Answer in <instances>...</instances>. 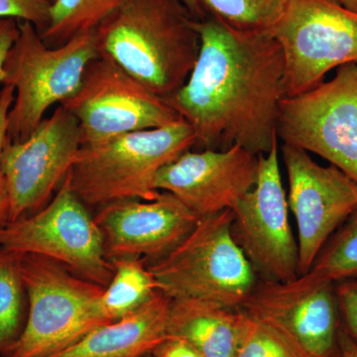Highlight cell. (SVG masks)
<instances>
[{"label": "cell", "instance_id": "cell-21", "mask_svg": "<svg viewBox=\"0 0 357 357\" xmlns=\"http://www.w3.org/2000/svg\"><path fill=\"white\" fill-rule=\"evenodd\" d=\"M27 293L20 255L0 248V357H8L24 330Z\"/></svg>", "mask_w": 357, "mask_h": 357}, {"label": "cell", "instance_id": "cell-1", "mask_svg": "<svg viewBox=\"0 0 357 357\" xmlns=\"http://www.w3.org/2000/svg\"><path fill=\"white\" fill-rule=\"evenodd\" d=\"M196 65L166 102L192 126L199 150L234 145L268 154L278 141L277 121L287 96L285 59L273 33L244 32L206 16Z\"/></svg>", "mask_w": 357, "mask_h": 357}, {"label": "cell", "instance_id": "cell-3", "mask_svg": "<svg viewBox=\"0 0 357 357\" xmlns=\"http://www.w3.org/2000/svg\"><path fill=\"white\" fill-rule=\"evenodd\" d=\"M197 135L185 119L164 128L135 131L82 146L67 177L86 206L153 198L157 174L196 146Z\"/></svg>", "mask_w": 357, "mask_h": 357}, {"label": "cell", "instance_id": "cell-12", "mask_svg": "<svg viewBox=\"0 0 357 357\" xmlns=\"http://www.w3.org/2000/svg\"><path fill=\"white\" fill-rule=\"evenodd\" d=\"M278 141L259 155L257 181L232 210L231 234L265 280L286 282L299 276V248L289 220V204L279 166Z\"/></svg>", "mask_w": 357, "mask_h": 357}, {"label": "cell", "instance_id": "cell-30", "mask_svg": "<svg viewBox=\"0 0 357 357\" xmlns=\"http://www.w3.org/2000/svg\"><path fill=\"white\" fill-rule=\"evenodd\" d=\"M340 357H357V344L342 328L340 332Z\"/></svg>", "mask_w": 357, "mask_h": 357}, {"label": "cell", "instance_id": "cell-26", "mask_svg": "<svg viewBox=\"0 0 357 357\" xmlns=\"http://www.w3.org/2000/svg\"><path fill=\"white\" fill-rule=\"evenodd\" d=\"M14 96L15 91L13 86H4L0 91V227L9 222V196L2 168V151L7 139V116Z\"/></svg>", "mask_w": 357, "mask_h": 357}, {"label": "cell", "instance_id": "cell-22", "mask_svg": "<svg viewBox=\"0 0 357 357\" xmlns=\"http://www.w3.org/2000/svg\"><path fill=\"white\" fill-rule=\"evenodd\" d=\"M204 14L244 32L273 33L288 0H199Z\"/></svg>", "mask_w": 357, "mask_h": 357}, {"label": "cell", "instance_id": "cell-8", "mask_svg": "<svg viewBox=\"0 0 357 357\" xmlns=\"http://www.w3.org/2000/svg\"><path fill=\"white\" fill-rule=\"evenodd\" d=\"M277 136L328 160L357 182V65L340 66L331 81L284 98Z\"/></svg>", "mask_w": 357, "mask_h": 357}, {"label": "cell", "instance_id": "cell-23", "mask_svg": "<svg viewBox=\"0 0 357 357\" xmlns=\"http://www.w3.org/2000/svg\"><path fill=\"white\" fill-rule=\"evenodd\" d=\"M310 272L333 283L357 277V211L331 236Z\"/></svg>", "mask_w": 357, "mask_h": 357}, {"label": "cell", "instance_id": "cell-10", "mask_svg": "<svg viewBox=\"0 0 357 357\" xmlns=\"http://www.w3.org/2000/svg\"><path fill=\"white\" fill-rule=\"evenodd\" d=\"M62 105L79 122L82 146L182 119L164 98L100 54L86 67L77 93Z\"/></svg>", "mask_w": 357, "mask_h": 357}, {"label": "cell", "instance_id": "cell-11", "mask_svg": "<svg viewBox=\"0 0 357 357\" xmlns=\"http://www.w3.org/2000/svg\"><path fill=\"white\" fill-rule=\"evenodd\" d=\"M241 309L305 357H340L342 323L333 282L310 271L286 282L259 278Z\"/></svg>", "mask_w": 357, "mask_h": 357}, {"label": "cell", "instance_id": "cell-15", "mask_svg": "<svg viewBox=\"0 0 357 357\" xmlns=\"http://www.w3.org/2000/svg\"><path fill=\"white\" fill-rule=\"evenodd\" d=\"M259 155L234 145L225 151L185 152L163 167L155 190L168 192L199 217L234 210L257 181Z\"/></svg>", "mask_w": 357, "mask_h": 357}, {"label": "cell", "instance_id": "cell-18", "mask_svg": "<svg viewBox=\"0 0 357 357\" xmlns=\"http://www.w3.org/2000/svg\"><path fill=\"white\" fill-rule=\"evenodd\" d=\"M245 312L211 301L171 300L168 335L192 347L201 357H236Z\"/></svg>", "mask_w": 357, "mask_h": 357}, {"label": "cell", "instance_id": "cell-14", "mask_svg": "<svg viewBox=\"0 0 357 357\" xmlns=\"http://www.w3.org/2000/svg\"><path fill=\"white\" fill-rule=\"evenodd\" d=\"M289 210L295 217L299 275L310 271L331 236L357 211V182L333 165H319L302 148L281 146Z\"/></svg>", "mask_w": 357, "mask_h": 357}, {"label": "cell", "instance_id": "cell-29", "mask_svg": "<svg viewBox=\"0 0 357 357\" xmlns=\"http://www.w3.org/2000/svg\"><path fill=\"white\" fill-rule=\"evenodd\" d=\"M153 357H201L190 345L178 338H169L152 354Z\"/></svg>", "mask_w": 357, "mask_h": 357}, {"label": "cell", "instance_id": "cell-13", "mask_svg": "<svg viewBox=\"0 0 357 357\" xmlns=\"http://www.w3.org/2000/svg\"><path fill=\"white\" fill-rule=\"evenodd\" d=\"M82 147L79 122L58 105L24 141L6 139L2 168L9 196V222L33 215L50 201Z\"/></svg>", "mask_w": 357, "mask_h": 357}, {"label": "cell", "instance_id": "cell-28", "mask_svg": "<svg viewBox=\"0 0 357 357\" xmlns=\"http://www.w3.org/2000/svg\"><path fill=\"white\" fill-rule=\"evenodd\" d=\"M20 35V23L15 18H0V84H3L4 64L11 47Z\"/></svg>", "mask_w": 357, "mask_h": 357}, {"label": "cell", "instance_id": "cell-24", "mask_svg": "<svg viewBox=\"0 0 357 357\" xmlns=\"http://www.w3.org/2000/svg\"><path fill=\"white\" fill-rule=\"evenodd\" d=\"M236 357H305L278 333L245 312Z\"/></svg>", "mask_w": 357, "mask_h": 357}, {"label": "cell", "instance_id": "cell-20", "mask_svg": "<svg viewBox=\"0 0 357 357\" xmlns=\"http://www.w3.org/2000/svg\"><path fill=\"white\" fill-rule=\"evenodd\" d=\"M130 0H54L50 21L40 33L45 44L57 47L100 23Z\"/></svg>", "mask_w": 357, "mask_h": 357}, {"label": "cell", "instance_id": "cell-34", "mask_svg": "<svg viewBox=\"0 0 357 357\" xmlns=\"http://www.w3.org/2000/svg\"><path fill=\"white\" fill-rule=\"evenodd\" d=\"M149 356H146V357H149Z\"/></svg>", "mask_w": 357, "mask_h": 357}, {"label": "cell", "instance_id": "cell-33", "mask_svg": "<svg viewBox=\"0 0 357 357\" xmlns=\"http://www.w3.org/2000/svg\"><path fill=\"white\" fill-rule=\"evenodd\" d=\"M51 1H52V3H53L54 0H51Z\"/></svg>", "mask_w": 357, "mask_h": 357}, {"label": "cell", "instance_id": "cell-17", "mask_svg": "<svg viewBox=\"0 0 357 357\" xmlns=\"http://www.w3.org/2000/svg\"><path fill=\"white\" fill-rule=\"evenodd\" d=\"M171 298L162 292L126 318L98 326L48 357H146L169 340Z\"/></svg>", "mask_w": 357, "mask_h": 357}, {"label": "cell", "instance_id": "cell-2", "mask_svg": "<svg viewBox=\"0 0 357 357\" xmlns=\"http://www.w3.org/2000/svg\"><path fill=\"white\" fill-rule=\"evenodd\" d=\"M195 21L182 0H130L96 28L98 51L166 100L198 60Z\"/></svg>", "mask_w": 357, "mask_h": 357}, {"label": "cell", "instance_id": "cell-27", "mask_svg": "<svg viewBox=\"0 0 357 357\" xmlns=\"http://www.w3.org/2000/svg\"><path fill=\"white\" fill-rule=\"evenodd\" d=\"M342 328L357 344V277L335 283Z\"/></svg>", "mask_w": 357, "mask_h": 357}, {"label": "cell", "instance_id": "cell-16", "mask_svg": "<svg viewBox=\"0 0 357 357\" xmlns=\"http://www.w3.org/2000/svg\"><path fill=\"white\" fill-rule=\"evenodd\" d=\"M201 217L168 192L151 199H124L100 208L95 218L110 261L168 255L195 229Z\"/></svg>", "mask_w": 357, "mask_h": 357}, {"label": "cell", "instance_id": "cell-7", "mask_svg": "<svg viewBox=\"0 0 357 357\" xmlns=\"http://www.w3.org/2000/svg\"><path fill=\"white\" fill-rule=\"evenodd\" d=\"M0 248L41 255L107 287L114 273L95 218L70 188L69 178L41 210L0 227Z\"/></svg>", "mask_w": 357, "mask_h": 357}, {"label": "cell", "instance_id": "cell-32", "mask_svg": "<svg viewBox=\"0 0 357 357\" xmlns=\"http://www.w3.org/2000/svg\"><path fill=\"white\" fill-rule=\"evenodd\" d=\"M342 6L357 13V0H340Z\"/></svg>", "mask_w": 357, "mask_h": 357}, {"label": "cell", "instance_id": "cell-25", "mask_svg": "<svg viewBox=\"0 0 357 357\" xmlns=\"http://www.w3.org/2000/svg\"><path fill=\"white\" fill-rule=\"evenodd\" d=\"M51 0H0V18L28 21L44 31L50 21Z\"/></svg>", "mask_w": 357, "mask_h": 357}, {"label": "cell", "instance_id": "cell-9", "mask_svg": "<svg viewBox=\"0 0 357 357\" xmlns=\"http://www.w3.org/2000/svg\"><path fill=\"white\" fill-rule=\"evenodd\" d=\"M273 35L285 59L287 96L316 88L333 68L357 65V13L340 0H288Z\"/></svg>", "mask_w": 357, "mask_h": 357}, {"label": "cell", "instance_id": "cell-19", "mask_svg": "<svg viewBox=\"0 0 357 357\" xmlns=\"http://www.w3.org/2000/svg\"><path fill=\"white\" fill-rule=\"evenodd\" d=\"M114 273L98 299L103 321L114 323L132 314L158 292L153 274L141 258L114 260Z\"/></svg>", "mask_w": 357, "mask_h": 357}, {"label": "cell", "instance_id": "cell-5", "mask_svg": "<svg viewBox=\"0 0 357 357\" xmlns=\"http://www.w3.org/2000/svg\"><path fill=\"white\" fill-rule=\"evenodd\" d=\"M232 218L230 210L202 218L182 243L148 265L160 292L241 309L259 277L232 237Z\"/></svg>", "mask_w": 357, "mask_h": 357}, {"label": "cell", "instance_id": "cell-31", "mask_svg": "<svg viewBox=\"0 0 357 357\" xmlns=\"http://www.w3.org/2000/svg\"><path fill=\"white\" fill-rule=\"evenodd\" d=\"M182 2L185 4V7L189 9L190 13H191L195 20H202L206 17V14H204L199 0H182Z\"/></svg>", "mask_w": 357, "mask_h": 357}, {"label": "cell", "instance_id": "cell-6", "mask_svg": "<svg viewBox=\"0 0 357 357\" xmlns=\"http://www.w3.org/2000/svg\"><path fill=\"white\" fill-rule=\"evenodd\" d=\"M28 312L8 357H48L107 325L98 310L102 286L41 255H20Z\"/></svg>", "mask_w": 357, "mask_h": 357}, {"label": "cell", "instance_id": "cell-4", "mask_svg": "<svg viewBox=\"0 0 357 357\" xmlns=\"http://www.w3.org/2000/svg\"><path fill=\"white\" fill-rule=\"evenodd\" d=\"M18 23L20 35L4 64L3 86L15 91L7 116V140L13 142L27 139L47 110L70 100L81 86L89 63L100 56L96 30L50 47L32 23Z\"/></svg>", "mask_w": 357, "mask_h": 357}]
</instances>
